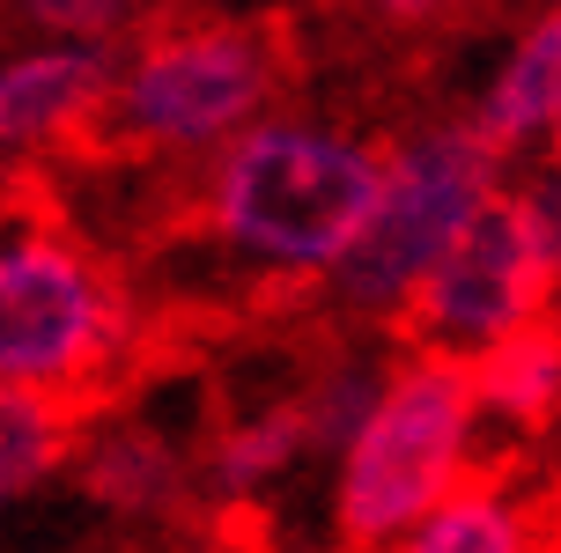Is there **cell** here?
I'll list each match as a JSON object with an SVG mask.
<instances>
[{
	"mask_svg": "<svg viewBox=\"0 0 561 553\" xmlns=\"http://www.w3.org/2000/svg\"><path fill=\"white\" fill-rule=\"evenodd\" d=\"M75 487L118 525H178V517L207 509L193 442H178L163 420H148V414H118V406L89 414Z\"/></svg>",
	"mask_w": 561,
	"mask_h": 553,
	"instance_id": "cell-8",
	"label": "cell"
},
{
	"mask_svg": "<svg viewBox=\"0 0 561 553\" xmlns=\"http://www.w3.org/2000/svg\"><path fill=\"white\" fill-rule=\"evenodd\" d=\"M163 0H0V23L15 37H45V45H96V53H126L134 37L163 23Z\"/></svg>",
	"mask_w": 561,
	"mask_h": 553,
	"instance_id": "cell-14",
	"label": "cell"
},
{
	"mask_svg": "<svg viewBox=\"0 0 561 553\" xmlns=\"http://www.w3.org/2000/svg\"><path fill=\"white\" fill-rule=\"evenodd\" d=\"M140 347V296L45 185L0 207V384L104 414Z\"/></svg>",
	"mask_w": 561,
	"mask_h": 553,
	"instance_id": "cell-2",
	"label": "cell"
},
{
	"mask_svg": "<svg viewBox=\"0 0 561 553\" xmlns=\"http://www.w3.org/2000/svg\"><path fill=\"white\" fill-rule=\"evenodd\" d=\"M392 553H539V517L510 472H480L473 487H458Z\"/></svg>",
	"mask_w": 561,
	"mask_h": 553,
	"instance_id": "cell-13",
	"label": "cell"
},
{
	"mask_svg": "<svg viewBox=\"0 0 561 553\" xmlns=\"http://www.w3.org/2000/svg\"><path fill=\"white\" fill-rule=\"evenodd\" d=\"M547 163H561V126H554V140H547Z\"/></svg>",
	"mask_w": 561,
	"mask_h": 553,
	"instance_id": "cell-17",
	"label": "cell"
},
{
	"mask_svg": "<svg viewBox=\"0 0 561 553\" xmlns=\"http://www.w3.org/2000/svg\"><path fill=\"white\" fill-rule=\"evenodd\" d=\"M547 318H561V288L503 185V199L480 215V229L444 258V274L428 280V296L414 303L399 339L421 347V355L480 361V355H495L503 339L547 325Z\"/></svg>",
	"mask_w": 561,
	"mask_h": 553,
	"instance_id": "cell-6",
	"label": "cell"
},
{
	"mask_svg": "<svg viewBox=\"0 0 561 553\" xmlns=\"http://www.w3.org/2000/svg\"><path fill=\"white\" fill-rule=\"evenodd\" d=\"M296 37L274 15H163L118 53L96 155L140 170H199L280 111Z\"/></svg>",
	"mask_w": 561,
	"mask_h": 553,
	"instance_id": "cell-3",
	"label": "cell"
},
{
	"mask_svg": "<svg viewBox=\"0 0 561 553\" xmlns=\"http://www.w3.org/2000/svg\"><path fill=\"white\" fill-rule=\"evenodd\" d=\"M480 384V414L488 428H510V436H539L561 420V318L503 339L495 355L473 361Z\"/></svg>",
	"mask_w": 561,
	"mask_h": 553,
	"instance_id": "cell-12",
	"label": "cell"
},
{
	"mask_svg": "<svg viewBox=\"0 0 561 553\" xmlns=\"http://www.w3.org/2000/svg\"><path fill=\"white\" fill-rule=\"evenodd\" d=\"M385 163L392 140H369L318 111H274L266 126L193 170L178 244L207 251L222 280L266 296H325V280L347 266L377 215Z\"/></svg>",
	"mask_w": 561,
	"mask_h": 553,
	"instance_id": "cell-1",
	"label": "cell"
},
{
	"mask_svg": "<svg viewBox=\"0 0 561 553\" xmlns=\"http://www.w3.org/2000/svg\"><path fill=\"white\" fill-rule=\"evenodd\" d=\"M510 207L533 229L539 258H547V274H554V288H561V163H547V155L517 163L510 170Z\"/></svg>",
	"mask_w": 561,
	"mask_h": 553,
	"instance_id": "cell-15",
	"label": "cell"
},
{
	"mask_svg": "<svg viewBox=\"0 0 561 553\" xmlns=\"http://www.w3.org/2000/svg\"><path fill=\"white\" fill-rule=\"evenodd\" d=\"M510 163L466 118H428L392 140L385 193L369 215L363 244L347 251V266L325 280L318 303L333 310L340 332H377L399 339L428 280L444 274V258L480 229V215L503 199Z\"/></svg>",
	"mask_w": 561,
	"mask_h": 553,
	"instance_id": "cell-4",
	"label": "cell"
},
{
	"mask_svg": "<svg viewBox=\"0 0 561 553\" xmlns=\"http://www.w3.org/2000/svg\"><path fill=\"white\" fill-rule=\"evenodd\" d=\"M112 82L118 53L8 37L0 45V170L15 185H37L59 163H89L112 118Z\"/></svg>",
	"mask_w": 561,
	"mask_h": 553,
	"instance_id": "cell-7",
	"label": "cell"
},
{
	"mask_svg": "<svg viewBox=\"0 0 561 553\" xmlns=\"http://www.w3.org/2000/svg\"><path fill=\"white\" fill-rule=\"evenodd\" d=\"M8 193H15V177H8V170H0V207H8Z\"/></svg>",
	"mask_w": 561,
	"mask_h": 553,
	"instance_id": "cell-18",
	"label": "cell"
},
{
	"mask_svg": "<svg viewBox=\"0 0 561 553\" xmlns=\"http://www.w3.org/2000/svg\"><path fill=\"white\" fill-rule=\"evenodd\" d=\"M466 126H473L510 170L547 155V140L561 126V0H547L533 23L510 37V53L488 67L480 96L466 104Z\"/></svg>",
	"mask_w": 561,
	"mask_h": 553,
	"instance_id": "cell-10",
	"label": "cell"
},
{
	"mask_svg": "<svg viewBox=\"0 0 561 553\" xmlns=\"http://www.w3.org/2000/svg\"><path fill=\"white\" fill-rule=\"evenodd\" d=\"M318 436L304 420V399H296V377L266 399H244L229 406L207 436H199V495L215 517H244V509H266L274 495H288L304 472H318Z\"/></svg>",
	"mask_w": 561,
	"mask_h": 553,
	"instance_id": "cell-9",
	"label": "cell"
},
{
	"mask_svg": "<svg viewBox=\"0 0 561 553\" xmlns=\"http://www.w3.org/2000/svg\"><path fill=\"white\" fill-rule=\"evenodd\" d=\"M480 436L488 414H480L473 361L407 347L369 428L325 472L333 553H392L414 525H428L458 487L480 480Z\"/></svg>",
	"mask_w": 561,
	"mask_h": 553,
	"instance_id": "cell-5",
	"label": "cell"
},
{
	"mask_svg": "<svg viewBox=\"0 0 561 553\" xmlns=\"http://www.w3.org/2000/svg\"><path fill=\"white\" fill-rule=\"evenodd\" d=\"M347 8L385 30H436V23H466L473 8H495V0H347Z\"/></svg>",
	"mask_w": 561,
	"mask_h": 553,
	"instance_id": "cell-16",
	"label": "cell"
},
{
	"mask_svg": "<svg viewBox=\"0 0 561 553\" xmlns=\"http://www.w3.org/2000/svg\"><path fill=\"white\" fill-rule=\"evenodd\" d=\"M82 436H89L82 406L23 391V384H0V509L30 502L53 480H75Z\"/></svg>",
	"mask_w": 561,
	"mask_h": 553,
	"instance_id": "cell-11",
	"label": "cell"
}]
</instances>
